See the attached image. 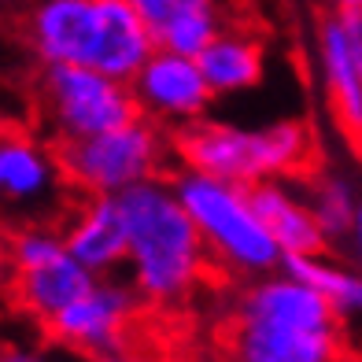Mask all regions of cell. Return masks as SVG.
Masks as SVG:
<instances>
[{
	"instance_id": "4fadbf2b",
	"label": "cell",
	"mask_w": 362,
	"mask_h": 362,
	"mask_svg": "<svg viewBox=\"0 0 362 362\" xmlns=\"http://www.w3.org/2000/svg\"><path fill=\"white\" fill-rule=\"evenodd\" d=\"M248 200L255 207L259 222L267 226V233L285 255H315L325 252L329 244L322 237V229L307 207V196L300 189H292L288 177H267L248 185Z\"/></svg>"
},
{
	"instance_id": "5bb4252c",
	"label": "cell",
	"mask_w": 362,
	"mask_h": 362,
	"mask_svg": "<svg viewBox=\"0 0 362 362\" xmlns=\"http://www.w3.org/2000/svg\"><path fill=\"white\" fill-rule=\"evenodd\" d=\"M315 56H318V74H322V86L329 96V107H333L340 129L362 144V71L355 67L348 45H344L337 11L318 23Z\"/></svg>"
},
{
	"instance_id": "ba28073f",
	"label": "cell",
	"mask_w": 362,
	"mask_h": 362,
	"mask_svg": "<svg viewBox=\"0 0 362 362\" xmlns=\"http://www.w3.org/2000/svg\"><path fill=\"white\" fill-rule=\"evenodd\" d=\"M141 310V296L134 292L129 281L119 277H96V281L78 296L71 307H63L59 315L45 329L52 333L56 344L71 348L78 355L104 358L122 351L126 333L134 325Z\"/></svg>"
},
{
	"instance_id": "9c48e42d",
	"label": "cell",
	"mask_w": 362,
	"mask_h": 362,
	"mask_svg": "<svg viewBox=\"0 0 362 362\" xmlns=\"http://www.w3.org/2000/svg\"><path fill=\"white\" fill-rule=\"evenodd\" d=\"M129 93L152 122H170V126H189L196 119H207L215 93L196 67L192 56L163 52L156 48L152 56L141 63V71L129 78Z\"/></svg>"
},
{
	"instance_id": "484cf974",
	"label": "cell",
	"mask_w": 362,
	"mask_h": 362,
	"mask_svg": "<svg viewBox=\"0 0 362 362\" xmlns=\"http://www.w3.org/2000/svg\"><path fill=\"white\" fill-rule=\"evenodd\" d=\"M96 362H141V358L126 355V351H115V355H104V358H96Z\"/></svg>"
},
{
	"instance_id": "e0dca14e",
	"label": "cell",
	"mask_w": 362,
	"mask_h": 362,
	"mask_svg": "<svg viewBox=\"0 0 362 362\" xmlns=\"http://www.w3.org/2000/svg\"><path fill=\"white\" fill-rule=\"evenodd\" d=\"M281 270L315 288L337 318H362V270L358 267H348L340 259H329L325 252H315V255H285Z\"/></svg>"
},
{
	"instance_id": "ac0fdd59",
	"label": "cell",
	"mask_w": 362,
	"mask_h": 362,
	"mask_svg": "<svg viewBox=\"0 0 362 362\" xmlns=\"http://www.w3.org/2000/svg\"><path fill=\"white\" fill-rule=\"evenodd\" d=\"M307 207L315 215L318 229L325 244H340L351 229V218H355V207H358V185L351 174L344 170H318L310 174V185H307Z\"/></svg>"
},
{
	"instance_id": "ffe728a7",
	"label": "cell",
	"mask_w": 362,
	"mask_h": 362,
	"mask_svg": "<svg viewBox=\"0 0 362 362\" xmlns=\"http://www.w3.org/2000/svg\"><path fill=\"white\" fill-rule=\"evenodd\" d=\"M129 4H134L141 11V19L156 30L167 15H174L181 8H200V4H215V0H129Z\"/></svg>"
},
{
	"instance_id": "3957f363",
	"label": "cell",
	"mask_w": 362,
	"mask_h": 362,
	"mask_svg": "<svg viewBox=\"0 0 362 362\" xmlns=\"http://www.w3.org/2000/svg\"><path fill=\"white\" fill-rule=\"evenodd\" d=\"M174 148L181 167L248 189L267 177L303 174L315 159V134L300 119H274L267 126L196 119L177 134Z\"/></svg>"
},
{
	"instance_id": "277c9868",
	"label": "cell",
	"mask_w": 362,
	"mask_h": 362,
	"mask_svg": "<svg viewBox=\"0 0 362 362\" xmlns=\"http://www.w3.org/2000/svg\"><path fill=\"white\" fill-rule=\"evenodd\" d=\"M170 185L177 192L181 207H185V215L192 218L207 255L222 270L252 281V277L274 274L281 267V248L267 233V226L259 222L244 185H233V181L211 177L189 167H181L170 177Z\"/></svg>"
},
{
	"instance_id": "44dd1931",
	"label": "cell",
	"mask_w": 362,
	"mask_h": 362,
	"mask_svg": "<svg viewBox=\"0 0 362 362\" xmlns=\"http://www.w3.org/2000/svg\"><path fill=\"white\" fill-rule=\"evenodd\" d=\"M340 30H344V45L355 59V67L362 71V11H337Z\"/></svg>"
},
{
	"instance_id": "d4e9b609",
	"label": "cell",
	"mask_w": 362,
	"mask_h": 362,
	"mask_svg": "<svg viewBox=\"0 0 362 362\" xmlns=\"http://www.w3.org/2000/svg\"><path fill=\"white\" fill-rule=\"evenodd\" d=\"M337 11H362V0H333Z\"/></svg>"
},
{
	"instance_id": "d6986e66",
	"label": "cell",
	"mask_w": 362,
	"mask_h": 362,
	"mask_svg": "<svg viewBox=\"0 0 362 362\" xmlns=\"http://www.w3.org/2000/svg\"><path fill=\"white\" fill-rule=\"evenodd\" d=\"M218 30H222L218 8L200 4V8H181V11L167 15V19L152 30V37H156V48H163V52H177V56L196 59Z\"/></svg>"
},
{
	"instance_id": "7c38bea8",
	"label": "cell",
	"mask_w": 362,
	"mask_h": 362,
	"mask_svg": "<svg viewBox=\"0 0 362 362\" xmlns=\"http://www.w3.org/2000/svg\"><path fill=\"white\" fill-rule=\"evenodd\" d=\"M59 233L67 252L93 277H111L126 267V222L119 196H86Z\"/></svg>"
},
{
	"instance_id": "2e32d148",
	"label": "cell",
	"mask_w": 362,
	"mask_h": 362,
	"mask_svg": "<svg viewBox=\"0 0 362 362\" xmlns=\"http://www.w3.org/2000/svg\"><path fill=\"white\" fill-rule=\"evenodd\" d=\"M196 67H200L207 89L218 96H240L255 89L262 74H267V48L259 37L244 34V30H218L211 45L196 56Z\"/></svg>"
},
{
	"instance_id": "7402d4cb",
	"label": "cell",
	"mask_w": 362,
	"mask_h": 362,
	"mask_svg": "<svg viewBox=\"0 0 362 362\" xmlns=\"http://www.w3.org/2000/svg\"><path fill=\"white\" fill-rule=\"evenodd\" d=\"M348 248H351V259L355 267L362 270V196H358V207H355V218H351V229H348Z\"/></svg>"
},
{
	"instance_id": "8fae6325",
	"label": "cell",
	"mask_w": 362,
	"mask_h": 362,
	"mask_svg": "<svg viewBox=\"0 0 362 362\" xmlns=\"http://www.w3.org/2000/svg\"><path fill=\"white\" fill-rule=\"evenodd\" d=\"M63 185L59 163L41 141L0 129V207L52 211L63 204Z\"/></svg>"
},
{
	"instance_id": "8992f818",
	"label": "cell",
	"mask_w": 362,
	"mask_h": 362,
	"mask_svg": "<svg viewBox=\"0 0 362 362\" xmlns=\"http://www.w3.org/2000/svg\"><path fill=\"white\" fill-rule=\"evenodd\" d=\"M8 274L15 303L41 325H48L96 281L67 252L59 229L45 222H30L8 237Z\"/></svg>"
},
{
	"instance_id": "9a60e30c",
	"label": "cell",
	"mask_w": 362,
	"mask_h": 362,
	"mask_svg": "<svg viewBox=\"0 0 362 362\" xmlns=\"http://www.w3.org/2000/svg\"><path fill=\"white\" fill-rule=\"evenodd\" d=\"M152 52L156 37L152 26L141 19V11L129 0H100V34H96L93 71L129 81Z\"/></svg>"
},
{
	"instance_id": "cb8c5ba5",
	"label": "cell",
	"mask_w": 362,
	"mask_h": 362,
	"mask_svg": "<svg viewBox=\"0 0 362 362\" xmlns=\"http://www.w3.org/2000/svg\"><path fill=\"white\" fill-rule=\"evenodd\" d=\"M8 277V237H4V229H0V281Z\"/></svg>"
},
{
	"instance_id": "6da1fadb",
	"label": "cell",
	"mask_w": 362,
	"mask_h": 362,
	"mask_svg": "<svg viewBox=\"0 0 362 362\" xmlns=\"http://www.w3.org/2000/svg\"><path fill=\"white\" fill-rule=\"evenodd\" d=\"M126 222V270L141 303L174 307L189 300L207 274V248L185 215L170 177H148L119 192Z\"/></svg>"
},
{
	"instance_id": "7a4b0ae2",
	"label": "cell",
	"mask_w": 362,
	"mask_h": 362,
	"mask_svg": "<svg viewBox=\"0 0 362 362\" xmlns=\"http://www.w3.org/2000/svg\"><path fill=\"white\" fill-rule=\"evenodd\" d=\"M233 362H340V318L310 285L277 267L240 292Z\"/></svg>"
},
{
	"instance_id": "603a6c76",
	"label": "cell",
	"mask_w": 362,
	"mask_h": 362,
	"mask_svg": "<svg viewBox=\"0 0 362 362\" xmlns=\"http://www.w3.org/2000/svg\"><path fill=\"white\" fill-rule=\"evenodd\" d=\"M0 362H48V358L30 351V348H11V344H4V348H0Z\"/></svg>"
},
{
	"instance_id": "5b68a950",
	"label": "cell",
	"mask_w": 362,
	"mask_h": 362,
	"mask_svg": "<svg viewBox=\"0 0 362 362\" xmlns=\"http://www.w3.org/2000/svg\"><path fill=\"white\" fill-rule=\"evenodd\" d=\"M167 137L159 122L137 115L126 126L104 129V134L63 141L56 163L71 189L81 196H119L129 185H141L148 177H159L167 163Z\"/></svg>"
},
{
	"instance_id": "52a82bcc",
	"label": "cell",
	"mask_w": 362,
	"mask_h": 362,
	"mask_svg": "<svg viewBox=\"0 0 362 362\" xmlns=\"http://www.w3.org/2000/svg\"><path fill=\"white\" fill-rule=\"evenodd\" d=\"M41 107L59 144L126 126L141 115L129 81L107 78L93 67H71V63L41 67Z\"/></svg>"
},
{
	"instance_id": "30bf717a",
	"label": "cell",
	"mask_w": 362,
	"mask_h": 362,
	"mask_svg": "<svg viewBox=\"0 0 362 362\" xmlns=\"http://www.w3.org/2000/svg\"><path fill=\"white\" fill-rule=\"evenodd\" d=\"M100 34V0H37L30 8L26 37L41 63L93 67Z\"/></svg>"
}]
</instances>
